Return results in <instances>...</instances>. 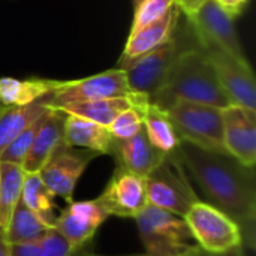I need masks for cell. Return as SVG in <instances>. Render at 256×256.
Here are the masks:
<instances>
[{
  "instance_id": "cell-26",
  "label": "cell",
  "mask_w": 256,
  "mask_h": 256,
  "mask_svg": "<svg viewBox=\"0 0 256 256\" xmlns=\"http://www.w3.org/2000/svg\"><path fill=\"white\" fill-rule=\"evenodd\" d=\"M74 250L75 249L68 243V240L56 230L39 240L10 246L12 256H70Z\"/></svg>"
},
{
  "instance_id": "cell-23",
  "label": "cell",
  "mask_w": 256,
  "mask_h": 256,
  "mask_svg": "<svg viewBox=\"0 0 256 256\" xmlns=\"http://www.w3.org/2000/svg\"><path fill=\"white\" fill-rule=\"evenodd\" d=\"M46 98V96H45ZM45 98L26 106L2 108L0 106V156L6 147L33 122L50 111Z\"/></svg>"
},
{
  "instance_id": "cell-27",
  "label": "cell",
  "mask_w": 256,
  "mask_h": 256,
  "mask_svg": "<svg viewBox=\"0 0 256 256\" xmlns=\"http://www.w3.org/2000/svg\"><path fill=\"white\" fill-rule=\"evenodd\" d=\"M51 110V108H50ZM48 112H45L42 117H39L36 122H33L30 126H27L8 147H6V150L2 153V156H0V162H8V164H14V165H22V162H24V159H26V156H27V153H28V150H30V147H32V144H33V140H34V136H36V132L39 130V128H40V124H42V122H44V118H45V116H46Z\"/></svg>"
},
{
  "instance_id": "cell-30",
  "label": "cell",
  "mask_w": 256,
  "mask_h": 256,
  "mask_svg": "<svg viewBox=\"0 0 256 256\" xmlns=\"http://www.w3.org/2000/svg\"><path fill=\"white\" fill-rule=\"evenodd\" d=\"M220 9H224L231 18L242 15L244 8L248 6L249 0H213Z\"/></svg>"
},
{
  "instance_id": "cell-29",
  "label": "cell",
  "mask_w": 256,
  "mask_h": 256,
  "mask_svg": "<svg viewBox=\"0 0 256 256\" xmlns=\"http://www.w3.org/2000/svg\"><path fill=\"white\" fill-rule=\"evenodd\" d=\"M147 102V100H146ZM144 102V104H146ZM142 105V104H141ZM141 105L140 106H130L120 112L114 122L110 124V132L116 140H126L134 135H136L140 130H142L144 123H142V112H141Z\"/></svg>"
},
{
  "instance_id": "cell-6",
  "label": "cell",
  "mask_w": 256,
  "mask_h": 256,
  "mask_svg": "<svg viewBox=\"0 0 256 256\" xmlns=\"http://www.w3.org/2000/svg\"><path fill=\"white\" fill-rule=\"evenodd\" d=\"M200 249L222 255L243 248L240 226L224 212L208 202L198 201L183 218Z\"/></svg>"
},
{
  "instance_id": "cell-28",
  "label": "cell",
  "mask_w": 256,
  "mask_h": 256,
  "mask_svg": "<svg viewBox=\"0 0 256 256\" xmlns=\"http://www.w3.org/2000/svg\"><path fill=\"white\" fill-rule=\"evenodd\" d=\"M174 6H176L174 0H142L138 6H135L129 34L159 21Z\"/></svg>"
},
{
  "instance_id": "cell-31",
  "label": "cell",
  "mask_w": 256,
  "mask_h": 256,
  "mask_svg": "<svg viewBox=\"0 0 256 256\" xmlns=\"http://www.w3.org/2000/svg\"><path fill=\"white\" fill-rule=\"evenodd\" d=\"M177 8L180 9L182 14L186 15V18H189L190 15H194L207 0H174Z\"/></svg>"
},
{
  "instance_id": "cell-1",
  "label": "cell",
  "mask_w": 256,
  "mask_h": 256,
  "mask_svg": "<svg viewBox=\"0 0 256 256\" xmlns=\"http://www.w3.org/2000/svg\"><path fill=\"white\" fill-rule=\"evenodd\" d=\"M200 186L208 204L230 216L242 230L244 244L254 248L256 220L255 166H246L226 152H208L182 141L174 152Z\"/></svg>"
},
{
  "instance_id": "cell-24",
  "label": "cell",
  "mask_w": 256,
  "mask_h": 256,
  "mask_svg": "<svg viewBox=\"0 0 256 256\" xmlns=\"http://www.w3.org/2000/svg\"><path fill=\"white\" fill-rule=\"evenodd\" d=\"M24 170L20 165L0 162V228L6 231L12 212L21 200Z\"/></svg>"
},
{
  "instance_id": "cell-12",
  "label": "cell",
  "mask_w": 256,
  "mask_h": 256,
  "mask_svg": "<svg viewBox=\"0 0 256 256\" xmlns=\"http://www.w3.org/2000/svg\"><path fill=\"white\" fill-rule=\"evenodd\" d=\"M96 202L108 216L135 219L148 204L146 192V180L134 172L116 166L104 192Z\"/></svg>"
},
{
  "instance_id": "cell-7",
  "label": "cell",
  "mask_w": 256,
  "mask_h": 256,
  "mask_svg": "<svg viewBox=\"0 0 256 256\" xmlns=\"http://www.w3.org/2000/svg\"><path fill=\"white\" fill-rule=\"evenodd\" d=\"M124 70L122 68L110 69L92 76L80 78V80H69V81H58L56 82L54 90L45 98L48 108L57 110L60 106L96 99H108V98H122V96H134Z\"/></svg>"
},
{
  "instance_id": "cell-33",
  "label": "cell",
  "mask_w": 256,
  "mask_h": 256,
  "mask_svg": "<svg viewBox=\"0 0 256 256\" xmlns=\"http://www.w3.org/2000/svg\"><path fill=\"white\" fill-rule=\"evenodd\" d=\"M0 256H12L10 255V244L6 238V232L2 228H0Z\"/></svg>"
},
{
  "instance_id": "cell-32",
  "label": "cell",
  "mask_w": 256,
  "mask_h": 256,
  "mask_svg": "<svg viewBox=\"0 0 256 256\" xmlns=\"http://www.w3.org/2000/svg\"><path fill=\"white\" fill-rule=\"evenodd\" d=\"M70 256H104V255H98L94 250H93V248H92V243H88V244H84V246H81V248H78V249H75L74 250V254ZM122 256H146V254H141V255H122Z\"/></svg>"
},
{
  "instance_id": "cell-4",
  "label": "cell",
  "mask_w": 256,
  "mask_h": 256,
  "mask_svg": "<svg viewBox=\"0 0 256 256\" xmlns=\"http://www.w3.org/2000/svg\"><path fill=\"white\" fill-rule=\"evenodd\" d=\"M144 180L147 202L176 216L184 218L190 207L201 201L176 153L166 154Z\"/></svg>"
},
{
  "instance_id": "cell-16",
  "label": "cell",
  "mask_w": 256,
  "mask_h": 256,
  "mask_svg": "<svg viewBox=\"0 0 256 256\" xmlns=\"http://www.w3.org/2000/svg\"><path fill=\"white\" fill-rule=\"evenodd\" d=\"M180 15H182V12L176 4L159 21L129 34L128 40L124 44L122 57L118 60V66L129 63V62L147 54L148 51L156 50L158 46L166 44L170 39H172V36L176 34L174 32L178 24Z\"/></svg>"
},
{
  "instance_id": "cell-10",
  "label": "cell",
  "mask_w": 256,
  "mask_h": 256,
  "mask_svg": "<svg viewBox=\"0 0 256 256\" xmlns=\"http://www.w3.org/2000/svg\"><path fill=\"white\" fill-rule=\"evenodd\" d=\"M212 64L218 81L232 105L244 106L256 111V81L249 62L216 50L201 48Z\"/></svg>"
},
{
  "instance_id": "cell-19",
  "label": "cell",
  "mask_w": 256,
  "mask_h": 256,
  "mask_svg": "<svg viewBox=\"0 0 256 256\" xmlns=\"http://www.w3.org/2000/svg\"><path fill=\"white\" fill-rule=\"evenodd\" d=\"M146 100H150V99L141 94H134L129 98L122 96V98H108V99H96V100L69 104L57 110L64 114L76 116V117L90 120L93 123H98L100 126L110 128V124L114 122V118L120 112H123L124 110L130 106H140Z\"/></svg>"
},
{
  "instance_id": "cell-15",
  "label": "cell",
  "mask_w": 256,
  "mask_h": 256,
  "mask_svg": "<svg viewBox=\"0 0 256 256\" xmlns=\"http://www.w3.org/2000/svg\"><path fill=\"white\" fill-rule=\"evenodd\" d=\"M111 156H114L117 166L144 178L166 158L165 153L152 146L144 128L130 138L116 140Z\"/></svg>"
},
{
  "instance_id": "cell-14",
  "label": "cell",
  "mask_w": 256,
  "mask_h": 256,
  "mask_svg": "<svg viewBox=\"0 0 256 256\" xmlns=\"http://www.w3.org/2000/svg\"><path fill=\"white\" fill-rule=\"evenodd\" d=\"M108 214L105 210L93 201H78L69 202L66 208L54 218V230L68 240V243L78 249L84 244L92 243L98 230L105 224Z\"/></svg>"
},
{
  "instance_id": "cell-35",
  "label": "cell",
  "mask_w": 256,
  "mask_h": 256,
  "mask_svg": "<svg viewBox=\"0 0 256 256\" xmlns=\"http://www.w3.org/2000/svg\"><path fill=\"white\" fill-rule=\"evenodd\" d=\"M141 2H142V0H134V8H135V6H138Z\"/></svg>"
},
{
  "instance_id": "cell-8",
  "label": "cell",
  "mask_w": 256,
  "mask_h": 256,
  "mask_svg": "<svg viewBox=\"0 0 256 256\" xmlns=\"http://www.w3.org/2000/svg\"><path fill=\"white\" fill-rule=\"evenodd\" d=\"M188 22L192 28L195 44L200 48H216L237 60L248 62L234 18H231L213 0H207L188 18Z\"/></svg>"
},
{
  "instance_id": "cell-11",
  "label": "cell",
  "mask_w": 256,
  "mask_h": 256,
  "mask_svg": "<svg viewBox=\"0 0 256 256\" xmlns=\"http://www.w3.org/2000/svg\"><path fill=\"white\" fill-rule=\"evenodd\" d=\"M96 156L98 154L90 150L62 144L46 160L39 174L54 196H60L66 202H72L78 180Z\"/></svg>"
},
{
  "instance_id": "cell-18",
  "label": "cell",
  "mask_w": 256,
  "mask_h": 256,
  "mask_svg": "<svg viewBox=\"0 0 256 256\" xmlns=\"http://www.w3.org/2000/svg\"><path fill=\"white\" fill-rule=\"evenodd\" d=\"M116 138L108 128L90 120L66 114L63 144L68 147L84 148L99 154H112Z\"/></svg>"
},
{
  "instance_id": "cell-20",
  "label": "cell",
  "mask_w": 256,
  "mask_h": 256,
  "mask_svg": "<svg viewBox=\"0 0 256 256\" xmlns=\"http://www.w3.org/2000/svg\"><path fill=\"white\" fill-rule=\"evenodd\" d=\"M56 82L57 80L36 76L27 80L3 76L0 78V106L15 108L38 102L54 90Z\"/></svg>"
},
{
  "instance_id": "cell-9",
  "label": "cell",
  "mask_w": 256,
  "mask_h": 256,
  "mask_svg": "<svg viewBox=\"0 0 256 256\" xmlns=\"http://www.w3.org/2000/svg\"><path fill=\"white\" fill-rule=\"evenodd\" d=\"M184 48L186 46H182L180 40L174 34L172 39L156 50H152L147 54L118 66L124 70L130 92L146 96L152 100L164 86L174 60Z\"/></svg>"
},
{
  "instance_id": "cell-3",
  "label": "cell",
  "mask_w": 256,
  "mask_h": 256,
  "mask_svg": "<svg viewBox=\"0 0 256 256\" xmlns=\"http://www.w3.org/2000/svg\"><path fill=\"white\" fill-rule=\"evenodd\" d=\"M146 256H188L198 244L183 218L150 204L135 218Z\"/></svg>"
},
{
  "instance_id": "cell-13",
  "label": "cell",
  "mask_w": 256,
  "mask_h": 256,
  "mask_svg": "<svg viewBox=\"0 0 256 256\" xmlns=\"http://www.w3.org/2000/svg\"><path fill=\"white\" fill-rule=\"evenodd\" d=\"M222 120L226 153L246 166H255L256 111L231 104L222 108Z\"/></svg>"
},
{
  "instance_id": "cell-34",
  "label": "cell",
  "mask_w": 256,
  "mask_h": 256,
  "mask_svg": "<svg viewBox=\"0 0 256 256\" xmlns=\"http://www.w3.org/2000/svg\"><path fill=\"white\" fill-rule=\"evenodd\" d=\"M242 249L243 248H240V249H236V250H232V252H228V254H222V255H214V254H208V252H206V250H202V249H196L195 252H192L190 255L188 256H242Z\"/></svg>"
},
{
  "instance_id": "cell-5",
  "label": "cell",
  "mask_w": 256,
  "mask_h": 256,
  "mask_svg": "<svg viewBox=\"0 0 256 256\" xmlns=\"http://www.w3.org/2000/svg\"><path fill=\"white\" fill-rule=\"evenodd\" d=\"M165 111L182 141L208 152H226L224 144L222 108L174 100Z\"/></svg>"
},
{
  "instance_id": "cell-21",
  "label": "cell",
  "mask_w": 256,
  "mask_h": 256,
  "mask_svg": "<svg viewBox=\"0 0 256 256\" xmlns=\"http://www.w3.org/2000/svg\"><path fill=\"white\" fill-rule=\"evenodd\" d=\"M141 112L144 130L152 146L165 154L174 153L180 146L182 140L176 128L172 126L166 111L159 108L153 102L147 100L146 104L141 105Z\"/></svg>"
},
{
  "instance_id": "cell-22",
  "label": "cell",
  "mask_w": 256,
  "mask_h": 256,
  "mask_svg": "<svg viewBox=\"0 0 256 256\" xmlns=\"http://www.w3.org/2000/svg\"><path fill=\"white\" fill-rule=\"evenodd\" d=\"M54 230L52 222L46 220L40 214L34 213L20 200L15 206L9 224L6 226V238L10 246L24 244L42 238Z\"/></svg>"
},
{
  "instance_id": "cell-17",
  "label": "cell",
  "mask_w": 256,
  "mask_h": 256,
  "mask_svg": "<svg viewBox=\"0 0 256 256\" xmlns=\"http://www.w3.org/2000/svg\"><path fill=\"white\" fill-rule=\"evenodd\" d=\"M64 118L66 114L58 110L48 111L21 165L24 172H39L52 153L63 144Z\"/></svg>"
},
{
  "instance_id": "cell-2",
  "label": "cell",
  "mask_w": 256,
  "mask_h": 256,
  "mask_svg": "<svg viewBox=\"0 0 256 256\" xmlns=\"http://www.w3.org/2000/svg\"><path fill=\"white\" fill-rule=\"evenodd\" d=\"M174 100H188L216 108L231 105L202 50L195 44L180 51L158 94L150 100L165 110Z\"/></svg>"
},
{
  "instance_id": "cell-25",
  "label": "cell",
  "mask_w": 256,
  "mask_h": 256,
  "mask_svg": "<svg viewBox=\"0 0 256 256\" xmlns=\"http://www.w3.org/2000/svg\"><path fill=\"white\" fill-rule=\"evenodd\" d=\"M54 194L46 188L39 172H26L21 190V201L26 207L52 222V212L57 208Z\"/></svg>"
}]
</instances>
